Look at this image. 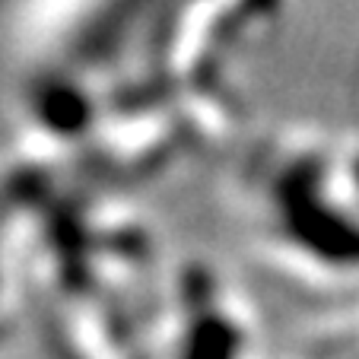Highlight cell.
I'll use <instances>...</instances> for the list:
<instances>
[{
	"mask_svg": "<svg viewBox=\"0 0 359 359\" xmlns=\"http://www.w3.org/2000/svg\"><path fill=\"white\" fill-rule=\"evenodd\" d=\"M248 248L283 280L359 286V134L280 128L248 140L232 169Z\"/></svg>",
	"mask_w": 359,
	"mask_h": 359,
	"instance_id": "obj_1",
	"label": "cell"
},
{
	"mask_svg": "<svg viewBox=\"0 0 359 359\" xmlns=\"http://www.w3.org/2000/svg\"><path fill=\"white\" fill-rule=\"evenodd\" d=\"M149 359H264V325L251 292L207 255L163 264L149 321Z\"/></svg>",
	"mask_w": 359,
	"mask_h": 359,
	"instance_id": "obj_2",
	"label": "cell"
}]
</instances>
